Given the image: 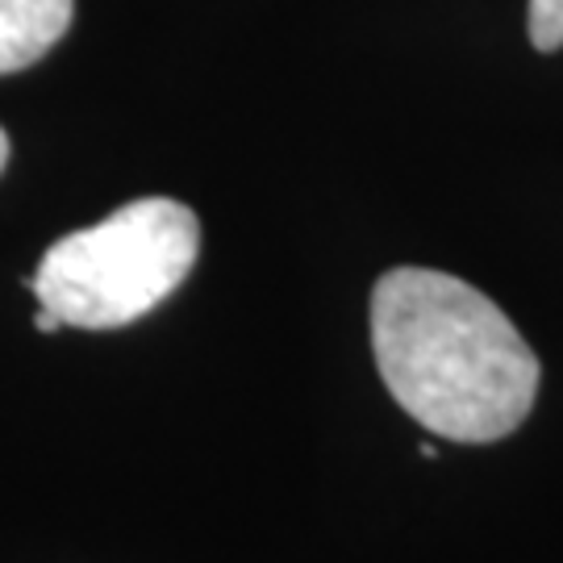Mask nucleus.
Returning a JSON list of instances; mask_svg holds the SVG:
<instances>
[{
  "label": "nucleus",
  "mask_w": 563,
  "mask_h": 563,
  "mask_svg": "<svg viewBox=\"0 0 563 563\" xmlns=\"http://www.w3.org/2000/svg\"><path fill=\"white\" fill-rule=\"evenodd\" d=\"M372 351L393 401L451 443H497L539 397V360L460 276L393 267L372 288Z\"/></svg>",
  "instance_id": "obj_1"
},
{
  "label": "nucleus",
  "mask_w": 563,
  "mask_h": 563,
  "mask_svg": "<svg viewBox=\"0 0 563 563\" xmlns=\"http://www.w3.org/2000/svg\"><path fill=\"white\" fill-rule=\"evenodd\" d=\"M201 222L172 197L121 205L104 222L63 234L25 288L76 330H118L159 309L197 267Z\"/></svg>",
  "instance_id": "obj_2"
},
{
  "label": "nucleus",
  "mask_w": 563,
  "mask_h": 563,
  "mask_svg": "<svg viewBox=\"0 0 563 563\" xmlns=\"http://www.w3.org/2000/svg\"><path fill=\"white\" fill-rule=\"evenodd\" d=\"M76 0H0V76L38 63L63 42Z\"/></svg>",
  "instance_id": "obj_3"
},
{
  "label": "nucleus",
  "mask_w": 563,
  "mask_h": 563,
  "mask_svg": "<svg viewBox=\"0 0 563 563\" xmlns=\"http://www.w3.org/2000/svg\"><path fill=\"white\" fill-rule=\"evenodd\" d=\"M526 30H530V46L534 51H560L563 46V0H530V21H526Z\"/></svg>",
  "instance_id": "obj_4"
},
{
  "label": "nucleus",
  "mask_w": 563,
  "mask_h": 563,
  "mask_svg": "<svg viewBox=\"0 0 563 563\" xmlns=\"http://www.w3.org/2000/svg\"><path fill=\"white\" fill-rule=\"evenodd\" d=\"M34 325H38L42 334H51V330H59V313H51V309H46V305H38V318H34Z\"/></svg>",
  "instance_id": "obj_5"
},
{
  "label": "nucleus",
  "mask_w": 563,
  "mask_h": 563,
  "mask_svg": "<svg viewBox=\"0 0 563 563\" xmlns=\"http://www.w3.org/2000/svg\"><path fill=\"white\" fill-rule=\"evenodd\" d=\"M4 163H9V134L0 130V172H4Z\"/></svg>",
  "instance_id": "obj_6"
}]
</instances>
